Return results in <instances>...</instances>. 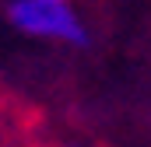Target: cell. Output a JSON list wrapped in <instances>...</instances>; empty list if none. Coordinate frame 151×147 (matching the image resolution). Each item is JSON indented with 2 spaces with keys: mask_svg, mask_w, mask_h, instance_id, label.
<instances>
[{
  "mask_svg": "<svg viewBox=\"0 0 151 147\" xmlns=\"http://www.w3.org/2000/svg\"><path fill=\"white\" fill-rule=\"evenodd\" d=\"M7 21L14 32L28 39H46V42H63L84 49L91 35L84 18L77 14L74 0H11L7 4Z\"/></svg>",
  "mask_w": 151,
  "mask_h": 147,
  "instance_id": "1",
  "label": "cell"
}]
</instances>
